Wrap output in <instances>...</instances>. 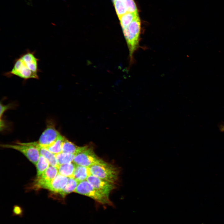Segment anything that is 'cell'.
Listing matches in <instances>:
<instances>
[{
	"mask_svg": "<svg viewBox=\"0 0 224 224\" xmlns=\"http://www.w3.org/2000/svg\"><path fill=\"white\" fill-rule=\"evenodd\" d=\"M141 22L139 16L134 19L126 28L123 29L129 51L130 58L137 50L139 41Z\"/></svg>",
	"mask_w": 224,
	"mask_h": 224,
	"instance_id": "obj_1",
	"label": "cell"
},
{
	"mask_svg": "<svg viewBox=\"0 0 224 224\" xmlns=\"http://www.w3.org/2000/svg\"><path fill=\"white\" fill-rule=\"evenodd\" d=\"M88 168L91 175L102 179L114 183L118 179L117 168L107 162L94 165Z\"/></svg>",
	"mask_w": 224,
	"mask_h": 224,
	"instance_id": "obj_2",
	"label": "cell"
},
{
	"mask_svg": "<svg viewBox=\"0 0 224 224\" xmlns=\"http://www.w3.org/2000/svg\"><path fill=\"white\" fill-rule=\"evenodd\" d=\"M74 192L89 197L102 204H111L109 196L96 189L86 180L79 182Z\"/></svg>",
	"mask_w": 224,
	"mask_h": 224,
	"instance_id": "obj_3",
	"label": "cell"
},
{
	"mask_svg": "<svg viewBox=\"0 0 224 224\" xmlns=\"http://www.w3.org/2000/svg\"><path fill=\"white\" fill-rule=\"evenodd\" d=\"M73 162L76 165L87 167L96 164L106 163L99 157L93 149L88 147L75 155Z\"/></svg>",
	"mask_w": 224,
	"mask_h": 224,
	"instance_id": "obj_4",
	"label": "cell"
},
{
	"mask_svg": "<svg viewBox=\"0 0 224 224\" xmlns=\"http://www.w3.org/2000/svg\"><path fill=\"white\" fill-rule=\"evenodd\" d=\"M4 148L16 150L24 155L33 164L36 165L40 156L38 148L30 142L22 143L17 142L16 144H3Z\"/></svg>",
	"mask_w": 224,
	"mask_h": 224,
	"instance_id": "obj_5",
	"label": "cell"
},
{
	"mask_svg": "<svg viewBox=\"0 0 224 224\" xmlns=\"http://www.w3.org/2000/svg\"><path fill=\"white\" fill-rule=\"evenodd\" d=\"M4 75L7 77L16 76L25 80L30 78H39L38 74L30 70L20 57L14 60L12 69L5 72Z\"/></svg>",
	"mask_w": 224,
	"mask_h": 224,
	"instance_id": "obj_6",
	"label": "cell"
},
{
	"mask_svg": "<svg viewBox=\"0 0 224 224\" xmlns=\"http://www.w3.org/2000/svg\"><path fill=\"white\" fill-rule=\"evenodd\" d=\"M58 174V168L50 165L42 175L36 177L32 183V188L35 190L45 189Z\"/></svg>",
	"mask_w": 224,
	"mask_h": 224,
	"instance_id": "obj_7",
	"label": "cell"
},
{
	"mask_svg": "<svg viewBox=\"0 0 224 224\" xmlns=\"http://www.w3.org/2000/svg\"><path fill=\"white\" fill-rule=\"evenodd\" d=\"M61 135L56 129L54 123L49 121L47 122L46 128L38 142L42 146L46 147L54 142Z\"/></svg>",
	"mask_w": 224,
	"mask_h": 224,
	"instance_id": "obj_8",
	"label": "cell"
},
{
	"mask_svg": "<svg viewBox=\"0 0 224 224\" xmlns=\"http://www.w3.org/2000/svg\"><path fill=\"white\" fill-rule=\"evenodd\" d=\"M86 180L96 189L109 196L110 192L115 187L114 183L102 179L92 175L88 176Z\"/></svg>",
	"mask_w": 224,
	"mask_h": 224,
	"instance_id": "obj_9",
	"label": "cell"
},
{
	"mask_svg": "<svg viewBox=\"0 0 224 224\" xmlns=\"http://www.w3.org/2000/svg\"><path fill=\"white\" fill-rule=\"evenodd\" d=\"M35 51H31L27 49L20 57L30 70L38 74L39 72H41L38 68V62L40 60L35 56Z\"/></svg>",
	"mask_w": 224,
	"mask_h": 224,
	"instance_id": "obj_10",
	"label": "cell"
},
{
	"mask_svg": "<svg viewBox=\"0 0 224 224\" xmlns=\"http://www.w3.org/2000/svg\"><path fill=\"white\" fill-rule=\"evenodd\" d=\"M68 178L59 174L45 188V189L56 193L59 194L66 184Z\"/></svg>",
	"mask_w": 224,
	"mask_h": 224,
	"instance_id": "obj_11",
	"label": "cell"
},
{
	"mask_svg": "<svg viewBox=\"0 0 224 224\" xmlns=\"http://www.w3.org/2000/svg\"><path fill=\"white\" fill-rule=\"evenodd\" d=\"M30 143L38 148L40 155L43 156L48 161L50 165L58 167L59 165L56 154L51 152L46 148L40 145L38 142H30Z\"/></svg>",
	"mask_w": 224,
	"mask_h": 224,
	"instance_id": "obj_12",
	"label": "cell"
},
{
	"mask_svg": "<svg viewBox=\"0 0 224 224\" xmlns=\"http://www.w3.org/2000/svg\"><path fill=\"white\" fill-rule=\"evenodd\" d=\"M87 147L78 146L65 138L63 144L62 152L76 155L85 149Z\"/></svg>",
	"mask_w": 224,
	"mask_h": 224,
	"instance_id": "obj_13",
	"label": "cell"
},
{
	"mask_svg": "<svg viewBox=\"0 0 224 224\" xmlns=\"http://www.w3.org/2000/svg\"><path fill=\"white\" fill-rule=\"evenodd\" d=\"M90 175L88 167L76 165L73 178L80 182L86 180Z\"/></svg>",
	"mask_w": 224,
	"mask_h": 224,
	"instance_id": "obj_14",
	"label": "cell"
},
{
	"mask_svg": "<svg viewBox=\"0 0 224 224\" xmlns=\"http://www.w3.org/2000/svg\"><path fill=\"white\" fill-rule=\"evenodd\" d=\"M76 165L73 162L59 165L58 167V174L68 178L73 177Z\"/></svg>",
	"mask_w": 224,
	"mask_h": 224,
	"instance_id": "obj_15",
	"label": "cell"
},
{
	"mask_svg": "<svg viewBox=\"0 0 224 224\" xmlns=\"http://www.w3.org/2000/svg\"><path fill=\"white\" fill-rule=\"evenodd\" d=\"M79 182L73 177L68 178L67 183L59 193L63 198L68 194L74 192Z\"/></svg>",
	"mask_w": 224,
	"mask_h": 224,
	"instance_id": "obj_16",
	"label": "cell"
},
{
	"mask_svg": "<svg viewBox=\"0 0 224 224\" xmlns=\"http://www.w3.org/2000/svg\"><path fill=\"white\" fill-rule=\"evenodd\" d=\"M139 16L138 12H128L119 17L122 29L127 28L131 22Z\"/></svg>",
	"mask_w": 224,
	"mask_h": 224,
	"instance_id": "obj_17",
	"label": "cell"
},
{
	"mask_svg": "<svg viewBox=\"0 0 224 224\" xmlns=\"http://www.w3.org/2000/svg\"><path fill=\"white\" fill-rule=\"evenodd\" d=\"M65 137L61 135L50 145L45 147L51 152L56 154L62 152L63 142Z\"/></svg>",
	"mask_w": 224,
	"mask_h": 224,
	"instance_id": "obj_18",
	"label": "cell"
},
{
	"mask_svg": "<svg viewBox=\"0 0 224 224\" xmlns=\"http://www.w3.org/2000/svg\"><path fill=\"white\" fill-rule=\"evenodd\" d=\"M37 176L42 175L50 166L48 161L43 156L40 155L36 165Z\"/></svg>",
	"mask_w": 224,
	"mask_h": 224,
	"instance_id": "obj_19",
	"label": "cell"
},
{
	"mask_svg": "<svg viewBox=\"0 0 224 224\" xmlns=\"http://www.w3.org/2000/svg\"><path fill=\"white\" fill-rule=\"evenodd\" d=\"M75 155L73 154L61 152L56 154V156L59 165L72 162Z\"/></svg>",
	"mask_w": 224,
	"mask_h": 224,
	"instance_id": "obj_20",
	"label": "cell"
},
{
	"mask_svg": "<svg viewBox=\"0 0 224 224\" xmlns=\"http://www.w3.org/2000/svg\"><path fill=\"white\" fill-rule=\"evenodd\" d=\"M113 3L119 18L127 12L122 0H116Z\"/></svg>",
	"mask_w": 224,
	"mask_h": 224,
	"instance_id": "obj_21",
	"label": "cell"
},
{
	"mask_svg": "<svg viewBox=\"0 0 224 224\" xmlns=\"http://www.w3.org/2000/svg\"><path fill=\"white\" fill-rule=\"evenodd\" d=\"M127 12H138L136 5L133 0H122Z\"/></svg>",
	"mask_w": 224,
	"mask_h": 224,
	"instance_id": "obj_22",
	"label": "cell"
},
{
	"mask_svg": "<svg viewBox=\"0 0 224 224\" xmlns=\"http://www.w3.org/2000/svg\"><path fill=\"white\" fill-rule=\"evenodd\" d=\"M24 215V210L22 207L18 205H15L13 206L12 216H17L20 217H22Z\"/></svg>",
	"mask_w": 224,
	"mask_h": 224,
	"instance_id": "obj_23",
	"label": "cell"
},
{
	"mask_svg": "<svg viewBox=\"0 0 224 224\" xmlns=\"http://www.w3.org/2000/svg\"><path fill=\"white\" fill-rule=\"evenodd\" d=\"M10 107V105H4L3 104H0V117L2 115L5 111Z\"/></svg>",
	"mask_w": 224,
	"mask_h": 224,
	"instance_id": "obj_24",
	"label": "cell"
},
{
	"mask_svg": "<svg viewBox=\"0 0 224 224\" xmlns=\"http://www.w3.org/2000/svg\"><path fill=\"white\" fill-rule=\"evenodd\" d=\"M219 128L221 132H224V123L220 125Z\"/></svg>",
	"mask_w": 224,
	"mask_h": 224,
	"instance_id": "obj_25",
	"label": "cell"
},
{
	"mask_svg": "<svg viewBox=\"0 0 224 224\" xmlns=\"http://www.w3.org/2000/svg\"><path fill=\"white\" fill-rule=\"evenodd\" d=\"M112 0V1H113V2H114L116 0Z\"/></svg>",
	"mask_w": 224,
	"mask_h": 224,
	"instance_id": "obj_26",
	"label": "cell"
}]
</instances>
